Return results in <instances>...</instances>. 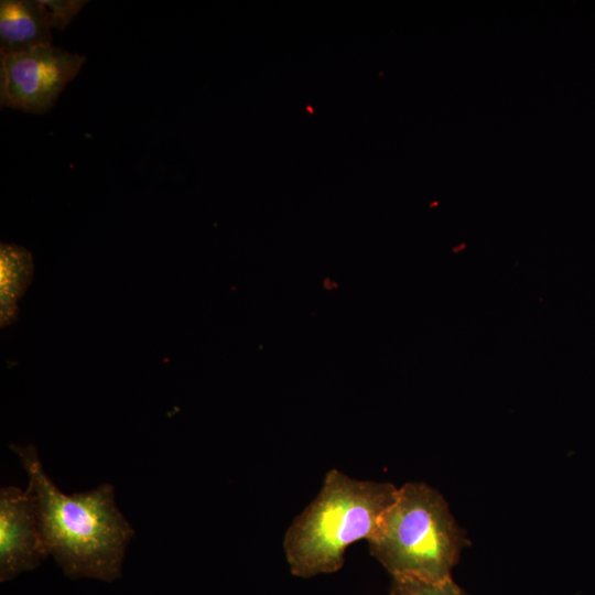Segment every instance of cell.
<instances>
[{"label": "cell", "instance_id": "6da1fadb", "mask_svg": "<svg viewBox=\"0 0 595 595\" xmlns=\"http://www.w3.org/2000/svg\"><path fill=\"white\" fill-rule=\"evenodd\" d=\"M10 448L19 457L33 496L47 555L72 580L120 577L126 549L134 530L116 506L113 486L66 495L45 473L35 446Z\"/></svg>", "mask_w": 595, "mask_h": 595}, {"label": "cell", "instance_id": "7a4b0ae2", "mask_svg": "<svg viewBox=\"0 0 595 595\" xmlns=\"http://www.w3.org/2000/svg\"><path fill=\"white\" fill-rule=\"evenodd\" d=\"M398 489L392 483L359 480L329 469L316 497L284 534L290 572L310 578L342 569L346 550L371 538Z\"/></svg>", "mask_w": 595, "mask_h": 595}, {"label": "cell", "instance_id": "3957f363", "mask_svg": "<svg viewBox=\"0 0 595 595\" xmlns=\"http://www.w3.org/2000/svg\"><path fill=\"white\" fill-rule=\"evenodd\" d=\"M370 554L392 580L441 582L465 545L447 501L424 483H405L367 541Z\"/></svg>", "mask_w": 595, "mask_h": 595}, {"label": "cell", "instance_id": "277c9868", "mask_svg": "<svg viewBox=\"0 0 595 595\" xmlns=\"http://www.w3.org/2000/svg\"><path fill=\"white\" fill-rule=\"evenodd\" d=\"M86 56L41 45L17 53L0 52V104L30 113L47 112L79 73Z\"/></svg>", "mask_w": 595, "mask_h": 595}, {"label": "cell", "instance_id": "5b68a950", "mask_svg": "<svg viewBox=\"0 0 595 595\" xmlns=\"http://www.w3.org/2000/svg\"><path fill=\"white\" fill-rule=\"evenodd\" d=\"M47 556L35 504L26 488L0 489V582L39 566Z\"/></svg>", "mask_w": 595, "mask_h": 595}, {"label": "cell", "instance_id": "8992f818", "mask_svg": "<svg viewBox=\"0 0 595 595\" xmlns=\"http://www.w3.org/2000/svg\"><path fill=\"white\" fill-rule=\"evenodd\" d=\"M51 29L40 0L0 2V52L17 53L52 44Z\"/></svg>", "mask_w": 595, "mask_h": 595}, {"label": "cell", "instance_id": "52a82bcc", "mask_svg": "<svg viewBox=\"0 0 595 595\" xmlns=\"http://www.w3.org/2000/svg\"><path fill=\"white\" fill-rule=\"evenodd\" d=\"M32 274L31 252L21 246L2 242L0 248L1 327L17 320V302L28 289Z\"/></svg>", "mask_w": 595, "mask_h": 595}, {"label": "cell", "instance_id": "ba28073f", "mask_svg": "<svg viewBox=\"0 0 595 595\" xmlns=\"http://www.w3.org/2000/svg\"><path fill=\"white\" fill-rule=\"evenodd\" d=\"M389 595H467L454 581L392 580Z\"/></svg>", "mask_w": 595, "mask_h": 595}, {"label": "cell", "instance_id": "9c48e42d", "mask_svg": "<svg viewBox=\"0 0 595 595\" xmlns=\"http://www.w3.org/2000/svg\"><path fill=\"white\" fill-rule=\"evenodd\" d=\"M43 4L51 28L63 31L84 8V0H40Z\"/></svg>", "mask_w": 595, "mask_h": 595}]
</instances>
